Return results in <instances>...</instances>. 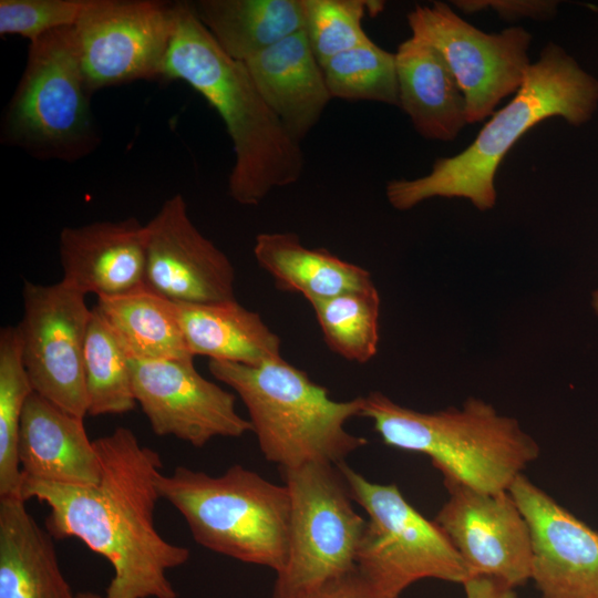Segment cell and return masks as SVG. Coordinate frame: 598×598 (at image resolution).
<instances>
[{
  "label": "cell",
  "mask_w": 598,
  "mask_h": 598,
  "mask_svg": "<svg viewBox=\"0 0 598 598\" xmlns=\"http://www.w3.org/2000/svg\"><path fill=\"white\" fill-rule=\"evenodd\" d=\"M100 463L94 485H68L23 475L21 498L49 508L45 528L55 539L76 538L113 567L105 598H177L168 571L190 556L155 526L162 458L127 427L93 441Z\"/></svg>",
  "instance_id": "6da1fadb"
},
{
  "label": "cell",
  "mask_w": 598,
  "mask_h": 598,
  "mask_svg": "<svg viewBox=\"0 0 598 598\" xmlns=\"http://www.w3.org/2000/svg\"><path fill=\"white\" fill-rule=\"evenodd\" d=\"M163 79L187 83L223 120L235 155L228 193L236 203L257 206L275 188L300 179L305 166L300 142L267 105L246 63L217 44L192 2H177Z\"/></svg>",
  "instance_id": "7a4b0ae2"
},
{
  "label": "cell",
  "mask_w": 598,
  "mask_h": 598,
  "mask_svg": "<svg viewBox=\"0 0 598 598\" xmlns=\"http://www.w3.org/2000/svg\"><path fill=\"white\" fill-rule=\"evenodd\" d=\"M597 110L598 79L564 48L548 42L528 66L514 97L492 114L465 150L436 158L422 177L388 182L386 199L401 212L434 197L464 198L481 212L489 210L497 200V168L527 131L554 116L581 126Z\"/></svg>",
  "instance_id": "3957f363"
},
{
  "label": "cell",
  "mask_w": 598,
  "mask_h": 598,
  "mask_svg": "<svg viewBox=\"0 0 598 598\" xmlns=\"http://www.w3.org/2000/svg\"><path fill=\"white\" fill-rule=\"evenodd\" d=\"M361 416L372 421L385 445L429 456L444 484L481 492L508 491L540 453L515 417L474 396L461 408L420 412L372 391L363 396Z\"/></svg>",
  "instance_id": "277c9868"
},
{
  "label": "cell",
  "mask_w": 598,
  "mask_h": 598,
  "mask_svg": "<svg viewBox=\"0 0 598 598\" xmlns=\"http://www.w3.org/2000/svg\"><path fill=\"white\" fill-rule=\"evenodd\" d=\"M208 369L241 399L261 454L279 470L339 465L368 444L346 429L361 416L363 396L336 401L282 357L258 365L209 360Z\"/></svg>",
  "instance_id": "5b68a950"
},
{
  "label": "cell",
  "mask_w": 598,
  "mask_h": 598,
  "mask_svg": "<svg viewBox=\"0 0 598 598\" xmlns=\"http://www.w3.org/2000/svg\"><path fill=\"white\" fill-rule=\"evenodd\" d=\"M161 498L185 519L194 540L217 554L279 573L287 563V487L235 464L221 475L186 466L157 476Z\"/></svg>",
  "instance_id": "8992f818"
},
{
  "label": "cell",
  "mask_w": 598,
  "mask_h": 598,
  "mask_svg": "<svg viewBox=\"0 0 598 598\" xmlns=\"http://www.w3.org/2000/svg\"><path fill=\"white\" fill-rule=\"evenodd\" d=\"M73 27L51 31L28 50L6 109L2 138L39 159L78 161L101 142Z\"/></svg>",
  "instance_id": "52a82bcc"
},
{
  "label": "cell",
  "mask_w": 598,
  "mask_h": 598,
  "mask_svg": "<svg viewBox=\"0 0 598 598\" xmlns=\"http://www.w3.org/2000/svg\"><path fill=\"white\" fill-rule=\"evenodd\" d=\"M338 466L352 499L368 515L357 569L378 590L399 598L420 579L462 585L471 579L446 534L417 512L395 484L373 483L344 462Z\"/></svg>",
  "instance_id": "ba28073f"
},
{
  "label": "cell",
  "mask_w": 598,
  "mask_h": 598,
  "mask_svg": "<svg viewBox=\"0 0 598 598\" xmlns=\"http://www.w3.org/2000/svg\"><path fill=\"white\" fill-rule=\"evenodd\" d=\"M280 473L290 497L289 548L272 598H297L357 570L367 519L338 465L310 463Z\"/></svg>",
  "instance_id": "9c48e42d"
},
{
  "label": "cell",
  "mask_w": 598,
  "mask_h": 598,
  "mask_svg": "<svg viewBox=\"0 0 598 598\" xmlns=\"http://www.w3.org/2000/svg\"><path fill=\"white\" fill-rule=\"evenodd\" d=\"M406 20L412 37L433 47L447 64L465 97L468 124L491 116L522 85L530 65L532 34L525 28L484 32L441 1L416 4Z\"/></svg>",
  "instance_id": "30bf717a"
},
{
  "label": "cell",
  "mask_w": 598,
  "mask_h": 598,
  "mask_svg": "<svg viewBox=\"0 0 598 598\" xmlns=\"http://www.w3.org/2000/svg\"><path fill=\"white\" fill-rule=\"evenodd\" d=\"M176 16L177 2L92 0L73 25L91 92L137 80L163 79Z\"/></svg>",
  "instance_id": "8fae6325"
},
{
  "label": "cell",
  "mask_w": 598,
  "mask_h": 598,
  "mask_svg": "<svg viewBox=\"0 0 598 598\" xmlns=\"http://www.w3.org/2000/svg\"><path fill=\"white\" fill-rule=\"evenodd\" d=\"M23 316L17 326L33 391L73 415H87L83 353L92 309L64 281L24 280Z\"/></svg>",
  "instance_id": "7c38bea8"
},
{
  "label": "cell",
  "mask_w": 598,
  "mask_h": 598,
  "mask_svg": "<svg viewBox=\"0 0 598 598\" xmlns=\"http://www.w3.org/2000/svg\"><path fill=\"white\" fill-rule=\"evenodd\" d=\"M136 403L153 432L175 436L194 447L216 437L252 432L236 410V396L199 374L193 360L130 358Z\"/></svg>",
  "instance_id": "4fadbf2b"
},
{
  "label": "cell",
  "mask_w": 598,
  "mask_h": 598,
  "mask_svg": "<svg viewBox=\"0 0 598 598\" xmlns=\"http://www.w3.org/2000/svg\"><path fill=\"white\" fill-rule=\"evenodd\" d=\"M444 485L450 496L435 523L461 555L471 578H493L513 589L530 579V532L511 493Z\"/></svg>",
  "instance_id": "5bb4252c"
},
{
  "label": "cell",
  "mask_w": 598,
  "mask_h": 598,
  "mask_svg": "<svg viewBox=\"0 0 598 598\" xmlns=\"http://www.w3.org/2000/svg\"><path fill=\"white\" fill-rule=\"evenodd\" d=\"M146 226L147 287L175 302L236 299L230 259L197 229L181 194L164 200Z\"/></svg>",
  "instance_id": "9a60e30c"
},
{
  "label": "cell",
  "mask_w": 598,
  "mask_h": 598,
  "mask_svg": "<svg viewBox=\"0 0 598 598\" xmlns=\"http://www.w3.org/2000/svg\"><path fill=\"white\" fill-rule=\"evenodd\" d=\"M508 492L532 538V578L542 598H598V532L524 474Z\"/></svg>",
  "instance_id": "2e32d148"
},
{
  "label": "cell",
  "mask_w": 598,
  "mask_h": 598,
  "mask_svg": "<svg viewBox=\"0 0 598 598\" xmlns=\"http://www.w3.org/2000/svg\"><path fill=\"white\" fill-rule=\"evenodd\" d=\"M148 231L134 217L64 227L59 237L62 281L84 293L112 297L145 285Z\"/></svg>",
  "instance_id": "e0dca14e"
},
{
  "label": "cell",
  "mask_w": 598,
  "mask_h": 598,
  "mask_svg": "<svg viewBox=\"0 0 598 598\" xmlns=\"http://www.w3.org/2000/svg\"><path fill=\"white\" fill-rule=\"evenodd\" d=\"M267 105L301 142L332 99L303 30L245 62Z\"/></svg>",
  "instance_id": "ac0fdd59"
},
{
  "label": "cell",
  "mask_w": 598,
  "mask_h": 598,
  "mask_svg": "<svg viewBox=\"0 0 598 598\" xmlns=\"http://www.w3.org/2000/svg\"><path fill=\"white\" fill-rule=\"evenodd\" d=\"M19 461L27 477L68 485H94L100 463L84 419L33 392L24 406Z\"/></svg>",
  "instance_id": "d6986e66"
},
{
  "label": "cell",
  "mask_w": 598,
  "mask_h": 598,
  "mask_svg": "<svg viewBox=\"0 0 598 598\" xmlns=\"http://www.w3.org/2000/svg\"><path fill=\"white\" fill-rule=\"evenodd\" d=\"M395 54L399 107L426 140L450 142L468 124L465 97L442 55L414 38Z\"/></svg>",
  "instance_id": "ffe728a7"
},
{
  "label": "cell",
  "mask_w": 598,
  "mask_h": 598,
  "mask_svg": "<svg viewBox=\"0 0 598 598\" xmlns=\"http://www.w3.org/2000/svg\"><path fill=\"white\" fill-rule=\"evenodd\" d=\"M20 497H0V598H76L53 537Z\"/></svg>",
  "instance_id": "44dd1931"
},
{
  "label": "cell",
  "mask_w": 598,
  "mask_h": 598,
  "mask_svg": "<svg viewBox=\"0 0 598 598\" xmlns=\"http://www.w3.org/2000/svg\"><path fill=\"white\" fill-rule=\"evenodd\" d=\"M175 302V301H174ZM177 319L189 353L209 360L258 365L281 358V340L259 313L236 299L175 302Z\"/></svg>",
  "instance_id": "7402d4cb"
},
{
  "label": "cell",
  "mask_w": 598,
  "mask_h": 598,
  "mask_svg": "<svg viewBox=\"0 0 598 598\" xmlns=\"http://www.w3.org/2000/svg\"><path fill=\"white\" fill-rule=\"evenodd\" d=\"M254 257L280 290L301 293L310 303L373 285L369 270L324 248H307L295 233H261Z\"/></svg>",
  "instance_id": "603a6c76"
},
{
  "label": "cell",
  "mask_w": 598,
  "mask_h": 598,
  "mask_svg": "<svg viewBox=\"0 0 598 598\" xmlns=\"http://www.w3.org/2000/svg\"><path fill=\"white\" fill-rule=\"evenodd\" d=\"M192 4L217 44L241 62L303 30L301 0H198Z\"/></svg>",
  "instance_id": "cb8c5ba5"
},
{
  "label": "cell",
  "mask_w": 598,
  "mask_h": 598,
  "mask_svg": "<svg viewBox=\"0 0 598 598\" xmlns=\"http://www.w3.org/2000/svg\"><path fill=\"white\" fill-rule=\"evenodd\" d=\"M130 358L142 360H194L177 319L175 302L146 285L95 306Z\"/></svg>",
  "instance_id": "d4e9b609"
},
{
  "label": "cell",
  "mask_w": 598,
  "mask_h": 598,
  "mask_svg": "<svg viewBox=\"0 0 598 598\" xmlns=\"http://www.w3.org/2000/svg\"><path fill=\"white\" fill-rule=\"evenodd\" d=\"M83 371L87 415L123 414L137 404L130 355L95 307L86 330Z\"/></svg>",
  "instance_id": "484cf974"
},
{
  "label": "cell",
  "mask_w": 598,
  "mask_h": 598,
  "mask_svg": "<svg viewBox=\"0 0 598 598\" xmlns=\"http://www.w3.org/2000/svg\"><path fill=\"white\" fill-rule=\"evenodd\" d=\"M310 305L331 351L358 363H367L377 354L381 298L374 283Z\"/></svg>",
  "instance_id": "4316f807"
},
{
  "label": "cell",
  "mask_w": 598,
  "mask_h": 598,
  "mask_svg": "<svg viewBox=\"0 0 598 598\" xmlns=\"http://www.w3.org/2000/svg\"><path fill=\"white\" fill-rule=\"evenodd\" d=\"M33 392L18 327H4L0 331V497L21 498L20 427L25 403Z\"/></svg>",
  "instance_id": "83f0119b"
},
{
  "label": "cell",
  "mask_w": 598,
  "mask_h": 598,
  "mask_svg": "<svg viewBox=\"0 0 598 598\" xmlns=\"http://www.w3.org/2000/svg\"><path fill=\"white\" fill-rule=\"evenodd\" d=\"M322 70L332 99L399 106L395 54L372 40L331 58Z\"/></svg>",
  "instance_id": "f1b7e54d"
},
{
  "label": "cell",
  "mask_w": 598,
  "mask_h": 598,
  "mask_svg": "<svg viewBox=\"0 0 598 598\" xmlns=\"http://www.w3.org/2000/svg\"><path fill=\"white\" fill-rule=\"evenodd\" d=\"M303 32L321 66L331 58L371 39L362 20L380 12L382 2L368 0H301Z\"/></svg>",
  "instance_id": "f546056e"
},
{
  "label": "cell",
  "mask_w": 598,
  "mask_h": 598,
  "mask_svg": "<svg viewBox=\"0 0 598 598\" xmlns=\"http://www.w3.org/2000/svg\"><path fill=\"white\" fill-rule=\"evenodd\" d=\"M92 0H0V34L34 41L62 28L73 27Z\"/></svg>",
  "instance_id": "4dcf8cb0"
},
{
  "label": "cell",
  "mask_w": 598,
  "mask_h": 598,
  "mask_svg": "<svg viewBox=\"0 0 598 598\" xmlns=\"http://www.w3.org/2000/svg\"><path fill=\"white\" fill-rule=\"evenodd\" d=\"M452 3L465 13L491 9L505 20H547L557 13L558 7V2L554 0H457Z\"/></svg>",
  "instance_id": "1f68e13d"
},
{
  "label": "cell",
  "mask_w": 598,
  "mask_h": 598,
  "mask_svg": "<svg viewBox=\"0 0 598 598\" xmlns=\"http://www.w3.org/2000/svg\"><path fill=\"white\" fill-rule=\"evenodd\" d=\"M297 598H390L378 590L358 569L330 580Z\"/></svg>",
  "instance_id": "d6a6232c"
},
{
  "label": "cell",
  "mask_w": 598,
  "mask_h": 598,
  "mask_svg": "<svg viewBox=\"0 0 598 598\" xmlns=\"http://www.w3.org/2000/svg\"><path fill=\"white\" fill-rule=\"evenodd\" d=\"M466 598H517L513 588L488 577H474L463 584Z\"/></svg>",
  "instance_id": "836d02e7"
},
{
  "label": "cell",
  "mask_w": 598,
  "mask_h": 598,
  "mask_svg": "<svg viewBox=\"0 0 598 598\" xmlns=\"http://www.w3.org/2000/svg\"><path fill=\"white\" fill-rule=\"evenodd\" d=\"M591 309L595 312V315L598 317V288L595 289L591 292V300H590Z\"/></svg>",
  "instance_id": "e575fe53"
},
{
  "label": "cell",
  "mask_w": 598,
  "mask_h": 598,
  "mask_svg": "<svg viewBox=\"0 0 598 598\" xmlns=\"http://www.w3.org/2000/svg\"><path fill=\"white\" fill-rule=\"evenodd\" d=\"M76 598H103V597L100 596V595L96 594V592H92V591H81V592H78V594H76Z\"/></svg>",
  "instance_id": "d590c367"
}]
</instances>
